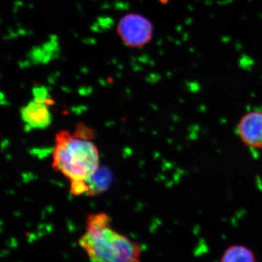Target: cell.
Returning <instances> with one entry per match:
<instances>
[{"mask_svg":"<svg viewBox=\"0 0 262 262\" xmlns=\"http://www.w3.org/2000/svg\"><path fill=\"white\" fill-rule=\"evenodd\" d=\"M34 101L37 102L46 103L48 106L53 104V101L50 98L47 89L42 87H36L33 89Z\"/></svg>","mask_w":262,"mask_h":262,"instance_id":"ba28073f","label":"cell"},{"mask_svg":"<svg viewBox=\"0 0 262 262\" xmlns=\"http://www.w3.org/2000/svg\"><path fill=\"white\" fill-rule=\"evenodd\" d=\"M220 262H256V258L247 246L232 245L224 251Z\"/></svg>","mask_w":262,"mask_h":262,"instance_id":"52a82bcc","label":"cell"},{"mask_svg":"<svg viewBox=\"0 0 262 262\" xmlns=\"http://www.w3.org/2000/svg\"><path fill=\"white\" fill-rule=\"evenodd\" d=\"M73 135L79 139L90 141L94 139V133L92 129L89 128L84 124L80 123L77 125L75 134Z\"/></svg>","mask_w":262,"mask_h":262,"instance_id":"30bf717a","label":"cell"},{"mask_svg":"<svg viewBox=\"0 0 262 262\" xmlns=\"http://www.w3.org/2000/svg\"><path fill=\"white\" fill-rule=\"evenodd\" d=\"M89 185L85 180L71 181L70 192L75 195L88 194Z\"/></svg>","mask_w":262,"mask_h":262,"instance_id":"9c48e42d","label":"cell"},{"mask_svg":"<svg viewBox=\"0 0 262 262\" xmlns=\"http://www.w3.org/2000/svg\"><path fill=\"white\" fill-rule=\"evenodd\" d=\"M159 1L162 3V4H166V3H168V0H159Z\"/></svg>","mask_w":262,"mask_h":262,"instance_id":"8fae6325","label":"cell"},{"mask_svg":"<svg viewBox=\"0 0 262 262\" xmlns=\"http://www.w3.org/2000/svg\"><path fill=\"white\" fill-rule=\"evenodd\" d=\"M99 165L97 147L89 140L79 139L67 130L56 135L53 167L71 181L87 180Z\"/></svg>","mask_w":262,"mask_h":262,"instance_id":"7a4b0ae2","label":"cell"},{"mask_svg":"<svg viewBox=\"0 0 262 262\" xmlns=\"http://www.w3.org/2000/svg\"><path fill=\"white\" fill-rule=\"evenodd\" d=\"M20 116L29 130L47 128L52 122V115L48 105L34 100L21 108Z\"/></svg>","mask_w":262,"mask_h":262,"instance_id":"5b68a950","label":"cell"},{"mask_svg":"<svg viewBox=\"0 0 262 262\" xmlns=\"http://www.w3.org/2000/svg\"><path fill=\"white\" fill-rule=\"evenodd\" d=\"M117 33L127 47L142 48L152 39L154 27L144 15L130 13L120 19L117 26Z\"/></svg>","mask_w":262,"mask_h":262,"instance_id":"3957f363","label":"cell"},{"mask_svg":"<svg viewBox=\"0 0 262 262\" xmlns=\"http://www.w3.org/2000/svg\"><path fill=\"white\" fill-rule=\"evenodd\" d=\"M85 181L89 187L87 194L96 196L107 190L113 182V174L110 169L98 167L96 171Z\"/></svg>","mask_w":262,"mask_h":262,"instance_id":"8992f818","label":"cell"},{"mask_svg":"<svg viewBox=\"0 0 262 262\" xmlns=\"http://www.w3.org/2000/svg\"><path fill=\"white\" fill-rule=\"evenodd\" d=\"M79 246L93 262H141L139 244L112 228L105 213L89 214Z\"/></svg>","mask_w":262,"mask_h":262,"instance_id":"6da1fadb","label":"cell"},{"mask_svg":"<svg viewBox=\"0 0 262 262\" xmlns=\"http://www.w3.org/2000/svg\"><path fill=\"white\" fill-rule=\"evenodd\" d=\"M238 134L246 145L262 149V112L245 115L239 121Z\"/></svg>","mask_w":262,"mask_h":262,"instance_id":"277c9868","label":"cell"}]
</instances>
